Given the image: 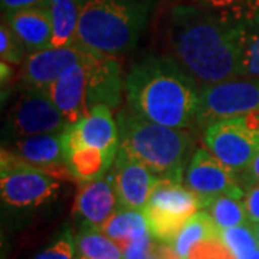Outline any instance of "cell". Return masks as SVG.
<instances>
[{
  "instance_id": "cell-1",
  "label": "cell",
  "mask_w": 259,
  "mask_h": 259,
  "mask_svg": "<svg viewBox=\"0 0 259 259\" xmlns=\"http://www.w3.org/2000/svg\"><path fill=\"white\" fill-rule=\"evenodd\" d=\"M173 58L202 87L241 76V44L231 23L194 5L170 13Z\"/></svg>"
},
{
  "instance_id": "cell-2",
  "label": "cell",
  "mask_w": 259,
  "mask_h": 259,
  "mask_svg": "<svg viewBox=\"0 0 259 259\" xmlns=\"http://www.w3.org/2000/svg\"><path fill=\"white\" fill-rule=\"evenodd\" d=\"M127 107L144 120L196 131L200 85L173 56H148L124 81Z\"/></svg>"
},
{
  "instance_id": "cell-3",
  "label": "cell",
  "mask_w": 259,
  "mask_h": 259,
  "mask_svg": "<svg viewBox=\"0 0 259 259\" xmlns=\"http://www.w3.org/2000/svg\"><path fill=\"white\" fill-rule=\"evenodd\" d=\"M120 147L147 166L158 180L182 182L196 150L192 130L144 120L125 107L117 115Z\"/></svg>"
},
{
  "instance_id": "cell-4",
  "label": "cell",
  "mask_w": 259,
  "mask_h": 259,
  "mask_svg": "<svg viewBox=\"0 0 259 259\" xmlns=\"http://www.w3.org/2000/svg\"><path fill=\"white\" fill-rule=\"evenodd\" d=\"M151 0H85L76 44L97 55H124L147 26Z\"/></svg>"
},
{
  "instance_id": "cell-5",
  "label": "cell",
  "mask_w": 259,
  "mask_h": 259,
  "mask_svg": "<svg viewBox=\"0 0 259 259\" xmlns=\"http://www.w3.org/2000/svg\"><path fill=\"white\" fill-rule=\"evenodd\" d=\"M202 207L200 197L182 182L158 180L143 213L151 236L158 243L171 245L183 225Z\"/></svg>"
},
{
  "instance_id": "cell-6",
  "label": "cell",
  "mask_w": 259,
  "mask_h": 259,
  "mask_svg": "<svg viewBox=\"0 0 259 259\" xmlns=\"http://www.w3.org/2000/svg\"><path fill=\"white\" fill-rule=\"evenodd\" d=\"M202 133L206 148L241 175L259 153V111L213 122Z\"/></svg>"
},
{
  "instance_id": "cell-7",
  "label": "cell",
  "mask_w": 259,
  "mask_h": 259,
  "mask_svg": "<svg viewBox=\"0 0 259 259\" xmlns=\"http://www.w3.org/2000/svg\"><path fill=\"white\" fill-rule=\"evenodd\" d=\"M59 179L22 163L8 148H2L0 194L2 202L13 209H35L59 193Z\"/></svg>"
},
{
  "instance_id": "cell-8",
  "label": "cell",
  "mask_w": 259,
  "mask_h": 259,
  "mask_svg": "<svg viewBox=\"0 0 259 259\" xmlns=\"http://www.w3.org/2000/svg\"><path fill=\"white\" fill-rule=\"evenodd\" d=\"M259 111V78L236 76L200 88L196 131L213 122Z\"/></svg>"
},
{
  "instance_id": "cell-9",
  "label": "cell",
  "mask_w": 259,
  "mask_h": 259,
  "mask_svg": "<svg viewBox=\"0 0 259 259\" xmlns=\"http://www.w3.org/2000/svg\"><path fill=\"white\" fill-rule=\"evenodd\" d=\"M9 125L18 137L58 134L69 127L47 90L28 85L10 110Z\"/></svg>"
},
{
  "instance_id": "cell-10",
  "label": "cell",
  "mask_w": 259,
  "mask_h": 259,
  "mask_svg": "<svg viewBox=\"0 0 259 259\" xmlns=\"http://www.w3.org/2000/svg\"><path fill=\"white\" fill-rule=\"evenodd\" d=\"M185 185L197 194L204 206L218 196L242 199L245 187L239 175L216 158L207 148H196L185 173Z\"/></svg>"
},
{
  "instance_id": "cell-11",
  "label": "cell",
  "mask_w": 259,
  "mask_h": 259,
  "mask_svg": "<svg viewBox=\"0 0 259 259\" xmlns=\"http://www.w3.org/2000/svg\"><path fill=\"white\" fill-rule=\"evenodd\" d=\"M65 153L79 147L98 148L115 157L120 150V131L108 105L98 104L64 133Z\"/></svg>"
},
{
  "instance_id": "cell-12",
  "label": "cell",
  "mask_w": 259,
  "mask_h": 259,
  "mask_svg": "<svg viewBox=\"0 0 259 259\" xmlns=\"http://www.w3.org/2000/svg\"><path fill=\"white\" fill-rule=\"evenodd\" d=\"M110 176L120 207L141 212L158 182L156 175L147 166L121 147L112 163Z\"/></svg>"
},
{
  "instance_id": "cell-13",
  "label": "cell",
  "mask_w": 259,
  "mask_h": 259,
  "mask_svg": "<svg viewBox=\"0 0 259 259\" xmlns=\"http://www.w3.org/2000/svg\"><path fill=\"white\" fill-rule=\"evenodd\" d=\"M91 52L83 59L65 69L62 75L48 88V94L69 125L88 112L87 95L91 68Z\"/></svg>"
},
{
  "instance_id": "cell-14",
  "label": "cell",
  "mask_w": 259,
  "mask_h": 259,
  "mask_svg": "<svg viewBox=\"0 0 259 259\" xmlns=\"http://www.w3.org/2000/svg\"><path fill=\"white\" fill-rule=\"evenodd\" d=\"M87 55L88 51L78 44L62 48L49 47L30 52L22 64L20 79L28 87L48 91V88L62 75L68 66L81 61Z\"/></svg>"
},
{
  "instance_id": "cell-15",
  "label": "cell",
  "mask_w": 259,
  "mask_h": 259,
  "mask_svg": "<svg viewBox=\"0 0 259 259\" xmlns=\"http://www.w3.org/2000/svg\"><path fill=\"white\" fill-rule=\"evenodd\" d=\"M64 133L18 137L8 150L28 166L40 168L58 179L71 177L66 167Z\"/></svg>"
},
{
  "instance_id": "cell-16",
  "label": "cell",
  "mask_w": 259,
  "mask_h": 259,
  "mask_svg": "<svg viewBox=\"0 0 259 259\" xmlns=\"http://www.w3.org/2000/svg\"><path fill=\"white\" fill-rule=\"evenodd\" d=\"M120 207L110 173L88 183L79 185L72 212L82 223L100 228Z\"/></svg>"
},
{
  "instance_id": "cell-17",
  "label": "cell",
  "mask_w": 259,
  "mask_h": 259,
  "mask_svg": "<svg viewBox=\"0 0 259 259\" xmlns=\"http://www.w3.org/2000/svg\"><path fill=\"white\" fill-rule=\"evenodd\" d=\"M122 85L125 83H122L121 68L117 59L94 54L87 95L88 111L98 104L108 105L111 110H115L120 105Z\"/></svg>"
},
{
  "instance_id": "cell-18",
  "label": "cell",
  "mask_w": 259,
  "mask_h": 259,
  "mask_svg": "<svg viewBox=\"0 0 259 259\" xmlns=\"http://www.w3.org/2000/svg\"><path fill=\"white\" fill-rule=\"evenodd\" d=\"M3 19L25 47L26 52H36L52 47V19L48 8H30L3 13Z\"/></svg>"
},
{
  "instance_id": "cell-19",
  "label": "cell",
  "mask_w": 259,
  "mask_h": 259,
  "mask_svg": "<svg viewBox=\"0 0 259 259\" xmlns=\"http://www.w3.org/2000/svg\"><path fill=\"white\" fill-rule=\"evenodd\" d=\"M65 156L69 175L79 185L107 176L115 160L101 150L91 147L74 148L66 151Z\"/></svg>"
},
{
  "instance_id": "cell-20",
  "label": "cell",
  "mask_w": 259,
  "mask_h": 259,
  "mask_svg": "<svg viewBox=\"0 0 259 259\" xmlns=\"http://www.w3.org/2000/svg\"><path fill=\"white\" fill-rule=\"evenodd\" d=\"M85 0H49L52 19V47H71L76 44V32Z\"/></svg>"
},
{
  "instance_id": "cell-21",
  "label": "cell",
  "mask_w": 259,
  "mask_h": 259,
  "mask_svg": "<svg viewBox=\"0 0 259 259\" xmlns=\"http://www.w3.org/2000/svg\"><path fill=\"white\" fill-rule=\"evenodd\" d=\"M101 231L114 241L121 250L124 249L130 242L137 239L140 236L150 233L146 216L141 210L118 207L107 222L102 225Z\"/></svg>"
},
{
  "instance_id": "cell-22",
  "label": "cell",
  "mask_w": 259,
  "mask_h": 259,
  "mask_svg": "<svg viewBox=\"0 0 259 259\" xmlns=\"http://www.w3.org/2000/svg\"><path fill=\"white\" fill-rule=\"evenodd\" d=\"M219 235L221 229L213 222L210 214L206 210H199L183 225L175 241L171 242V246L180 258L187 259L194 245Z\"/></svg>"
},
{
  "instance_id": "cell-23",
  "label": "cell",
  "mask_w": 259,
  "mask_h": 259,
  "mask_svg": "<svg viewBox=\"0 0 259 259\" xmlns=\"http://www.w3.org/2000/svg\"><path fill=\"white\" fill-rule=\"evenodd\" d=\"M75 241L79 259H124L120 246L100 228L81 223Z\"/></svg>"
},
{
  "instance_id": "cell-24",
  "label": "cell",
  "mask_w": 259,
  "mask_h": 259,
  "mask_svg": "<svg viewBox=\"0 0 259 259\" xmlns=\"http://www.w3.org/2000/svg\"><path fill=\"white\" fill-rule=\"evenodd\" d=\"M235 28L241 44V76L259 78V9Z\"/></svg>"
},
{
  "instance_id": "cell-25",
  "label": "cell",
  "mask_w": 259,
  "mask_h": 259,
  "mask_svg": "<svg viewBox=\"0 0 259 259\" xmlns=\"http://www.w3.org/2000/svg\"><path fill=\"white\" fill-rule=\"evenodd\" d=\"M190 5L223 19L232 26H239L259 9V0H190Z\"/></svg>"
},
{
  "instance_id": "cell-26",
  "label": "cell",
  "mask_w": 259,
  "mask_h": 259,
  "mask_svg": "<svg viewBox=\"0 0 259 259\" xmlns=\"http://www.w3.org/2000/svg\"><path fill=\"white\" fill-rule=\"evenodd\" d=\"M204 210L210 214L213 222L216 223V226L221 231L249 222L243 206V200L226 194L218 196L210 202H207V204L204 206Z\"/></svg>"
},
{
  "instance_id": "cell-27",
  "label": "cell",
  "mask_w": 259,
  "mask_h": 259,
  "mask_svg": "<svg viewBox=\"0 0 259 259\" xmlns=\"http://www.w3.org/2000/svg\"><path fill=\"white\" fill-rule=\"evenodd\" d=\"M221 239L236 259H245L259 248L258 239L252 223H243L235 228L221 231Z\"/></svg>"
},
{
  "instance_id": "cell-28",
  "label": "cell",
  "mask_w": 259,
  "mask_h": 259,
  "mask_svg": "<svg viewBox=\"0 0 259 259\" xmlns=\"http://www.w3.org/2000/svg\"><path fill=\"white\" fill-rule=\"evenodd\" d=\"M33 259H79L72 231L69 228H65L55 241L36 253Z\"/></svg>"
},
{
  "instance_id": "cell-29",
  "label": "cell",
  "mask_w": 259,
  "mask_h": 259,
  "mask_svg": "<svg viewBox=\"0 0 259 259\" xmlns=\"http://www.w3.org/2000/svg\"><path fill=\"white\" fill-rule=\"evenodd\" d=\"M26 55H28V52L22 45V42L12 32L6 20L2 19V25H0V58H2V62H6L9 65H20L23 64Z\"/></svg>"
},
{
  "instance_id": "cell-30",
  "label": "cell",
  "mask_w": 259,
  "mask_h": 259,
  "mask_svg": "<svg viewBox=\"0 0 259 259\" xmlns=\"http://www.w3.org/2000/svg\"><path fill=\"white\" fill-rule=\"evenodd\" d=\"M187 259H236L219 236L199 242L190 250Z\"/></svg>"
},
{
  "instance_id": "cell-31",
  "label": "cell",
  "mask_w": 259,
  "mask_h": 259,
  "mask_svg": "<svg viewBox=\"0 0 259 259\" xmlns=\"http://www.w3.org/2000/svg\"><path fill=\"white\" fill-rule=\"evenodd\" d=\"M243 206L248 214L249 223L258 225L259 223V183L248 186L245 189L243 196Z\"/></svg>"
},
{
  "instance_id": "cell-32",
  "label": "cell",
  "mask_w": 259,
  "mask_h": 259,
  "mask_svg": "<svg viewBox=\"0 0 259 259\" xmlns=\"http://www.w3.org/2000/svg\"><path fill=\"white\" fill-rule=\"evenodd\" d=\"M48 5H49V0H2L3 13L30 9V8H48Z\"/></svg>"
},
{
  "instance_id": "cell-33",
  "label": "cell",
  "mask_w": 259,
  "mask_h": 259,
  "mask_svg": "<svg viewBox=\"0 0 259 259\" xmlns=\"http://www.w3.org/2000/svg\"><path fill=\"white\" fill-rule=\"evenodd\" d=\"M239 179H241L242 185L245 189L250 185L259 183V153L250 161L249 166L245 168V171H242L239 175Z\"/></svg>"
},
{
  "instance_id": "cell-34",
  "label": "cell",
  "mask_w": 259,
  "mask_h": 259,
  "mask_svg": "<svg viewBox=\"0 0 259 259\" xmlns=\"http://www.w3.org/2000/svg\"><path fill=\"white\" fill-rule=\"evenodd\" d=\"M147 259H182L177 252L173 249L171 245L168 243H158L156 245V248L153 249V252L148 255Z\"/></svg>"
},
{
  "instance_id": "cell-35",
  "label": "cell",
  "mask_w": 259,
  "mask_h": 259,
  "mask_svg": "<svg viewBox=\"0 0 259 259\" xmlns=\"http://www.w3.org/2000/svg\"><path fill=\"white\" fill-rule=\"evenodd\" d=\"M245 259H259V248L256 250H253L250 255H248Z\"/></svg>"
},
{
  "instance_id": "cell-36",
  "label": "cell",
  "mask_w": 259,
  "mask_h": 259,
  "mask_svg": "<svg viewBox=\"0 0 259 259\" xmlns=\"http://www.w3.org/2000/svg\"><path fill=\"white\" fill-rule=\"evenodd\" d=\"M253 229H255V235H256V239L259 243V223L258 225H253Z\"/></svg>"
}]
</instances>
